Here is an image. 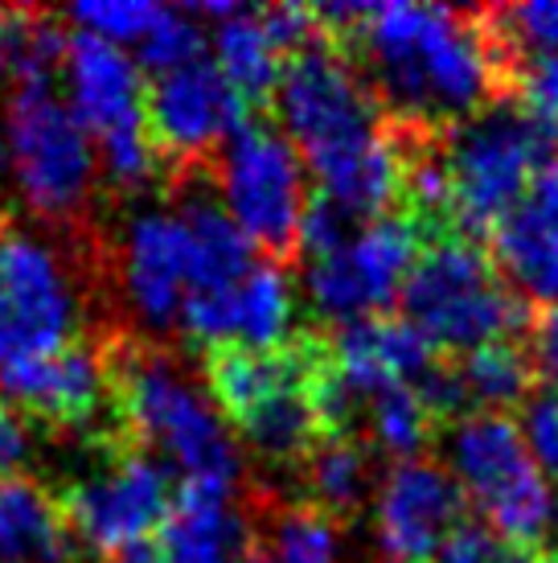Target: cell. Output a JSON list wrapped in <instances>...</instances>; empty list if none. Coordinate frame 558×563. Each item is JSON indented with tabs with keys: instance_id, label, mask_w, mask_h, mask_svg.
Here are the masks:
<instances>
[{
	"instance_id": "obj_10",
	"label": "cell",
	"mask_w": 558,
	"mask_h": 563,
	"mask_svg": "<svg viewBox=\"0 0 558 563\" xmlns=\"http://www.w3.org/2000/svg\"><path fill=\"white\" fill-rule=\"evenodd\" d=\"M255 111L243 103V95L222 79L210 58L177 66L169 75L144 82V124L156 153L172 165H205L222 153L238 128Z\"/></svg>"
},
{
	"instance_id": "obj_32",
	"label": "cell",
	"mask_w": 558,
	"mask_h": 563,
	"mask_svg": "<svg viewBox=\"0 0 558 563\" xmlns=\"http://www.w3.org/2000/svg\"><path fill=\"white\" fill-rule=\"evenodd\" d=\"M513 99L558 141V54L529 66L526 75H522V82H517Z\"/></svg>"
},
{
	"instance_id": "obj_11",
	"label": "cell",
	"mask_w": 558,
	"mask_h": 563,
	"mask_svg": "<svg viewBox=\"0 0 558 563\" xmlns=\"http://www.w3.org/2000/svg\"><path fill=\"white\" fill-rule=\"evenodd\" d=\"M465 522L468 494L435 456L394 465L373 498V543L382 563H432Z\"/></svg>"
},
{
	"instance_id": "obj_18",
	"label": "cell",
	"mask_w": 558,
	"mask_h": 563,
	"mask_svg": "<svg viewBox=\"0 0 558 563\" xmlns=\"http://www.w3.org/2000/svg\"><path fill=\"white\" fill-rule=\"evenodd\" d=\"M156 548L165 563H255L247 515L234 510V489L177 482L172 510Z\"/></svg>"
},
{
	"instance_id": "obj_22",
	"label": "cell",
	"mask_w": 558,
	"mask_h": 563,
	"mask_svg": "<svg viewBox=\"0 0 558 563\" xmlns=\"http://www.w3.org/2000/svg\"><path fill=\"white\" fill-rule=\"evenodd\" d=\"M214 66L222 79L243 95L250 111L271 103V95L283 75V54L267 37L259 9H238L234 16L214 25Z\"/></svg>"
},
{
	"instance_id": "obj_25",
	"label": "cell",
	"mask_w": 558,
	"mask_h": 563,
	"mask_svg": "<svg viewBox=\"0 0 558 563\" xmlns=\"http://www.w3.org/2000/svg\"><path fill=\"white\" fill-rule=\"evenodd\" d=\"M432 411L418 404V395L411 387H387L382 395H373L366 404V428L361 437L370 440L378 456H390V461H415L423 456V449L435 440Z\"/></svg>"
},
{
	"instance_id": "obj_20",
	"label": "cell",
	"mask_w": 558,
	"mask_h": 563,
	"mask_svg": "<svg viewBox=\"0 0 558 563\" xmlns=\"http://www.w3.org/2000/svg\"><path fill=\"white\" fill-rule=\"evenodd\" d=\"M387 482L378 449L366 437H325L304 461V485L316 510L337 522L373 510V498Z\"/></svg>"
},
{
	"instance_id": "obj_24",
	"label": "cell",
	"mask_w": 558,
	"mask_h": 563,
	"mask_svg": "<svg viewBox=\"0 0 558 563\" xmlns=\"http://www.w3.org/2000/svg\"><path fill=\"white\" fill-rule=\"evenodd\" d=\"M70 33L54 13L0 9V63L16 87H54L66 63Z\"/></svg>"
},
{
	"instance_id": "obj_26",
	"label": "cell",
	"mask_w": 558,
	"mask_h": 563,
	"mask_svg": "<svg viewBox=\"0 0 558 563\" xmlns=\"http://www.w3.org/2000/svg\"><path fill=\"white\" fill-rule=\"evenodd\" d=\"M198 58H205V30L198 25V16L189 9L160 4L156 25L136 42V63L144 70H153L156 79V75H169V70L198 63Z\"/></svg>"
},
{
	"instance_id": "obj_13",
	"label": "cell",
	"mask_w": 558,
	"mask_h": 563,
	"mask_svg": "<svg viewBox=\"0 0 558 563\" xmlns=\"http://www.w3.org/2000/svg\"><path fill=\"white\" fill-rule=\"evenodd\" d=\"M292 276L276 260H259L243 284L226 292H193L181 305V325L198 345L276 350L292 342Z\"/></svg>"
},
{
	"instance_id": "obj_8",
	"label": "cell",
	"mask_w": 558,
	"mask_h": 563,
	"mask_svg": "<svg viewBox=\"0 0 558 563\" xmlns=\"http://www.w3.org/2000/svg\"><path fill=\"white\" fill-rule=\"evenodd\" d=\"M172 494L177 482L169 465H156L153 456L132 444H115L99 470L78 477L58 498L78 548L108 560L111 551L144 543L165 527Z\"/></svg>"
},
{
	"instance_id": "obj_27",
	"label": "cell",
	"mask_w": 558,
	"mask_h": 563,
	"mask_svg": "<svg viewBox=\"0 0 558 563\" xmlns=\"http://www.w3.org/2000/svg\"><path fill=\"white\" fill-rule=\"evenodd\" d=\"M165 157L156 153L153 136H148V124H127L120 132H108L99 136V173L108 177L120 194H132V189H144L160 173Z\"/></svg>"
},
{
	"instance_id": "obj_35",
	"label": "cell",
	"mask_w": 558,
	"mask_h": 563,
	"mask_svg": "<svg viewBox=\"0 0 558 563\" xmlns=\"http://www.w3.org/2000/svg\"><path fill=\"white\" fill-rule=\"evenodd\" d=\"M0 75H4V63H0Z\"/></svg>"
},
{
	"instance_id": "obj_28",
	"label": "cell",
	"mask_w": 558,
	"mask_h": 563,
	"mask_svg": "<svg viewBox=\"0 0 558 563\" xmlns=\"http://www.w3.org/2000/svg\"><path fill=\"white\" fill-rule=\"evenodd\" d=\"M160 9L144 4V0H94V4H78L66 13V21L82 33H94L111 46H124V42H140L144 33L156 25Z\"/></svg>"
},
{
	"instance_id": "obj_12",
	"label": "cell",
	"mask_w": 558,
	"mask_h": 563,
	"mask_svg": "<svg viewBox=\"0 0 558 563\" xmlns=\"http://www.w3.org/2000/svg\"><path fill=\"white\" fill-rule=\"evenodd\" d=\"M0 395L49 428H91L111 404L103 345L75 338L54 354L9 362L0 371Z\"/></svg>"
},
{
	"instance_id": "obj_5",
	"label": "cell",
	"mask_w": 558,
	"mask_h": 563,
	"mask_svg": "<svg viewBox=\"0 0 558 563\" xmlns=\"http://www.w3.org/2000/svg\"><path fill=\"white\" fill-rule=\"evenodd\" d=\"M444 453L448 473L468 494V506L484 515V527H493L517 548H543L558 506L546 473L534 465L522 440L517 416L472 411L448 423Z\"/></svg>"
},
{
	"instance_id": "obj_2",
	"label": "cell",
	"mask_w": 558,
	"mask_h": 563,
	"mask_svg": "<svg viewBox=\"0 0 558 563\" xmlns=\"http://www.w3.org/2000/svg\"><path fill=\"white\" fill-rule=\"evenodd\" d=\"M111 404L124 440L140 453H165L177 482L234 489L243 456L226 420L186 378L181 362L153 342L115 338L103 345Z\"/></svg>"
},
{
	"instance_id": "obj_29",
	"label": "cell",
	"mask_w": 558,
	"mask_h": 563,
	"mask_svg": "<svg viewBox=\"0 0 558 563\" xmlns=\"http://www.w3.org/2000/svg\"><path fill=\"white\" fill-rule=\"evenodd\" d=\"M432 563H558V560L543 548H517L510 539H501L493 527L468 518L465 527L435 551Z\"/></svg>"
},
{
	"instance_id": "obj_33",
	"label": "cell",
	"mask_w": 558,
	"mask_h": 563,
	"mask_svg": "<svg viewBox=\"0 0 558 563\" xmlns=\"http://www.w3.org/2000/svg\"><path fill=\"white\" fill-rule=\"evenodd\" d=\"M30 456V432H25V420L4 395H0V477L4 473H16Z\"/></svg>"
},
{
	"instance_id": "obj_9",
	"label": "cell",
	"mask_w": 558,
	"mask_h": 563,
	"mask_svg": "<svg viewBox=\"0 0 558 563\" xmlns=\"http://www.w3.org/2000/svg\"><path fill=\"white\" fill-rule=\"evenodd\" d=\"M78 297L58 251L30 231H0V371L75 342Z\"/></svg>"
},
{
	"instance_id": "obj_21",
	"label": "cell",
	"mask_w": 558,
	"mask_h": 563,
	"mask_svg": "<svg viewBox=\"0 0 558 563\" xmlns=\"http://www.w3.org/2000/svg\"><path fill=\"white\" fill-rule=\"evenodd\" d=\"M247 522L255 563H342V522L312 501H267Z\"/></svg>"
},
{
	"instance_id": "obj_30",
	"label": "cell",
	"mask_w": 558,
	"mask_h": 563,
	"mask_svg": "<svg viewBox=\"0 0 558 563\" xmlns=\"http://www.w3.org/2000/svg\"><path fill=\"white\" fill-rule=\"evenodd\" d=\"M357 239V219L337 206L325 194H312L309 206H304V219H300V255L304 260H321V255H333V251L349 247Z\"/></svg>"
},
{
	"instance_id": "obj_14",
	"label": "cell",
	"mask_w": 558,
	"mask_h": 563,
	"mask_svg": "<svg viewBox=\"0 0 558 563\" xmlns=\"http://www.w3.org/2000/svg\"><path fill=\"white\" fill-rule=\"evenodd\" d=\"M489 255L517 297L534 309H558V153L534 173L526 198L496 222Z\"/></svg>"
},
{
	"instance_id": "obj_1",
	"label": "cell",
	"mask_w": 558,
	"mask_h": 563,
	"mask_svg": "<svg viewBox=\"0 0 558 563\" xmlns=\"http://www.w3.org/2000/svg\"><path fill=\"white\" fill-rule=\"evenodd\" d=\"M357 66L390 124L448 132L510 99L481 16L448 4H370L342 37H328Z\"/></svg>"
},
{
	"instance_id": "obj_15",
	"label": "cell",
	"mask_w": 558,
	"mask_h": 563,
	"mask_svg": "<svg viewBox=\"0 0 558 563\" xmlns=\"http://www.w3.org/2000/svg\"><path fill=\"white\" fill-rule=\"evenodd\" d=\"M172 214L186 231L189 255V297L193 292H226L250 276L255 243L231 219V210L217 198L205 165H189L186 177L172 186Z\"/></svg>"
},
{
	"instance_id": "obj_23",
	"label": "cell",
	"mask_w": 558,
	"mask_h": 563,
	"mask_svg": "<svg viewBox=\"0 0 558 563\" xmlns=\"http://www.w3.org/2000/svg\"><path fill=\"white\" fill-rule=\"evenodd\" d=\"M456 366H460V375H465L472 411H501V416H513L529 395L543 387L538 362H534V350H529V338L481 345V350H472L465 358H456Z\"/></svg>"
},
{
	"instance_id": "obj_4",
	"label": "cell",
	"mask_w": 558,
	"mask_h": 563,
	"mask_svg": "<svg viewBox=\"0 0 558 563\" xmlns=\"http://www.w3.org/2000/svg\"><path fill=\"white\" fill-rule=\"evenodd\" d=\"M439 153L448 173L451 231L481 243L526 198L534 173L558 153V141L517 99H501L448 128Z\"/></svg>"
},
{
	"instance_id": "obj_6",
	"label": "cell",
	"mask_w": 558,
	"mask_h": 563,
	"mask_svg": "<svg viewBox=\"0 0 558 563\" xmlns=\"http://www.w3.org/2000/svg\"><path fill=\"white\" fill-rule=\"evenodd\" d=\"M0 153L21 198L49 222L78 219L99 181V157L87 128L54 87H13L4 108Z\"/></svg>"
},
{
	"instance_id": "obj_17",
	"label": "cell",
	"mask_w": 558,
	"mask_h": 563,
	"mask_svg": "<svg viewBox=\"0 0 558 563\" xmlns=\"http://www.w3.org/2000/svg\"><path fill=\"white\" fill-rule=\"evenodd\" d=\"M124 292L153 329H169L189 297L186 231L172 210H144L127 222Z\"/></svg>"
},
{
	"instance_id": "obj_19",
	"label": "cell",
	"mask_w": 558,
	"mask_h": 563,
	"mask_svg": "<svg viewBox=\"0 0 558 563\" xmlns=\"http://www.w3.org/2000/svg\"><path fill=\"white\" fill-rule=\"evenodd\" d=\"M78 539L63 498L25 473L0 477V563H75Z\"/></svg>"
},
{
	"instance_id": "obj_31",
	"label": "cell",
	"mask_w": 558,
	"mask_h": 563,
	"mask_svg": "<svg viewBox=\"0 0 558 563\" xmlns=\"http://www.w3.org/2000/svg\"><path fill=\"white\" fill-rule=\"evenodd\" d=\"M517 428L526 440L534 465L546 473V482H558V391L538 387L517 407Z\"/></svg>"
},
{
	"instance_id": "obj_3",
	"label": "cell",
	"mask_w": 558,
	"mask_h": 563,
	"mask_svg": "<svg viewBox=\"0 0 558 563\" xmlns=\"http://www.w3.org/2000/svg\"><path fill=\"white\" fill-rule=\"evenodd\" d=\"M399 317L444 358L529 338V305L496 272L484 243L439 231L423 243L399 292Z\"/></svg>"
},
{
	"instance_id": "obj_34",
	"label": "cell",
	"mask_w": 558,
	"mask_h": 563,
	"mask_svg": "<svg viewBox=\"0 0 558 563\" xmlns=\"http://www.w3.org/2000/svg\"><path fill=\"white\" fill-rule=\"evenodd\" d=\"M529 350H534V362H538V378H543V387H555L558 391V309L534 317V329H529Z\"/></svg>"
},
{
	"instance_id": "obj_7",
	"label": "cell",
	"mask_w": 558,
	"mask_h": 563,
	"mask_svg": "<svg viewBox=\"0 0 558 563\" xmlns=\"http://www.w3.org/2000/svg\"><path fill=\"white\" fill-rule=\"evenodd\" d=\"M217 165V198L231 210V219L243 227V235L267 260L288 267L300 260V219L309 206L304 186V161L271 120L250 115L247 124L222 144L214 157Z\"/></svg>"
},
{
	"instance_id": "obj_16",
	"label": "cell",
	"mask_w": 558,
	"mask_h": 563,
	"mask_svg": "<svg viewBox=\"0 0 558 563\" xmlns=\"http://www.w3.org/2000/svg\"><path fill=\"white\" fill-rule=\"evenodd\" d=\"M63 79L70 91V111L87 128V136H108L144 120V75L124 46H111L103 37L70 30L66 42Z\"/></svg>"
}]
</instances>
